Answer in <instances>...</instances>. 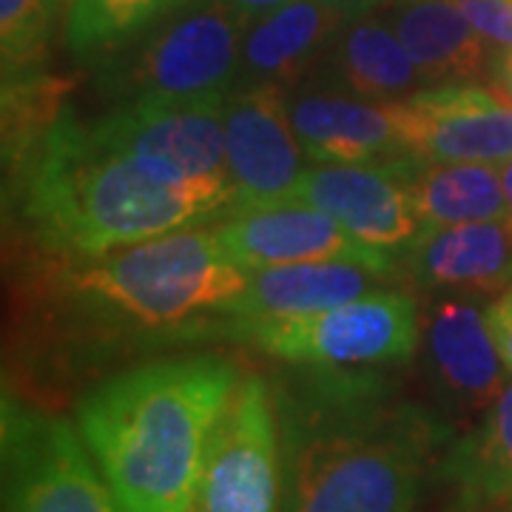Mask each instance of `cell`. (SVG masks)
I'll use <instances>...</instances> for the list:
<instances>
[{
	"label": "cell",
	"instance_id": "cell-31",
	"mask_svg": "<svg viewBox=\"0 0 512 512\" xmlns=\"http://www.w3.org/2000/svg\"><path fill=\"white\" fill-rule=\"evenodd\" d=\"M55 3V9H60V6H72V0H52Z\"/></svg>",
	"mask_w": 512,
	"mask_h": 512
},
{
	"label": "cell",
	"instance_id": "cell-22",
	"mask_svg": "<svg viewBox=\"0 0 512 512\" xmlns=\"http://www.w3.org/2000/svg\"><path fill=\"white\" fill-rule=\"evenodd\" d=\"M447 476L473 495H512V382L487 407L484 421L447 458Z\"/></svg>",
	"mask_w": 512,
	"mask_h": 512
},
{
	"label": "cell",
	"instance_id": "cell-4",
	"mask_svg": "<svg viewBox=\"0 0 512 512\" xmlns=\"http://www.w3.org/2000/svg\"><path fill=\"white\" fill-rule=\"evenodd\" d=\"M424 441L410 424L336 427L293 456L282 512H413Z\"/></svg>",
	"mask_w": 512,
	"mask_h": 512
},
{
	"label": "cell",
	"instance_id": "cell-27",
	"mask_svg": "<svg viewBox=\"0 0 512 512\" xmlns=\"http://www.w3.org/2000/svg\"><path fill=\"white\" fill-rule=\"evenodd\" d=\"M330 3L339 6L348 18H359V15H370L384 0H330Z\"/></svg>",
	"mask_w": 512,
	"mask_h": 512
},
{
	"label": "cell",
	"instance_id": "cell-19",
	"mask_svg": "<svg viewBox=\"0 0 512 512\" xmlns=\"http://www.w3.org/2000/svg\"><path fill=\"white\" fill-rule=\"evenodd\" d=\"M427 86L470 83L490 69V43L478 35L456 0H404L393 15Z\"/></svg>",
	"mask_w": 512,
	"mask_h": 512
},
{
	"label": "cell",
	"instance_id": "cell-9",
	"mask_svg": "<svg viewBox=\"0 0 512 512\" xmlns=\"http://www.w3.org/2000/svg\"><path fill=\"white\" fill-rule=\"evenodd\" d=\"M390 111L399 146L421 165L512 160V100L501 89L427 86Z\"/></svg>",
	"mask_w": 512,
	"mask_h": 512
},
{
	"label": "cell",
	"instance_id": "cell-1",
	"mask_svg": "<svg viewBox=\"0 0 512 512\" xmlns=\"http://www.w3.org/2000/svg\"><path fill=\"white\" fill-rule=\"evenodd\" d=\"M237 202L231 180H188L165 165L106 146L89 126L60 120L26 171L23 214L49 248L106 256L217 217Z\"/></svg>",
	"mask_w": 512,
	"mask_h": 512
},
{
	"label": "cell",
	"instance_id": "cell-11",
	"mask_svg": "<svg viewBox=\"0 0 512 512\" xmlns=\"http://www.w3.org/2000/svg\"><path fill=\"white\" fill-rule=\"evenodd\" d=\"M225 160L237 188L231 211L293 200L308 154L291 123L285 89L242 83L225 97Z\"/></svg>",
	"mask_w": 512,
	"mask_h": 512
},
{
	"label": "cell",
	"instance_id": "cell-12",
	"mask_svg": "<svg viewBox=\"0 0 512 512\" xmlns=\"http://www.w3.org/2000/svg\"><path fill=\"white\" fill-rule=\"evenodd\" d=\"M222 251L245 271L299 265V262H359L393 276V259L384 248L353 237L345 225L316 205L285 200L231 211L217 228Z\"/></svg>",
	"mask_w": 512,
	"mask_h": 512
},
{
	"label": "cell",
	"instance_id": "cell-10",
	"mask_svg": "<svg viewBox=\"0 0 512 512\" xmlns=\"http://www.w3.org/2000/svg\"><path fill=\"white\" fill-rule=\"evenodd\" d=\"M89 128L106 146L154 160L188 180H231L225 97L126 100Z\"/></svg>",
	"mask_w": 512,
	"mask_h": 512
},
{
	"label": "cell",
	"instance_id": "cell-16",
	"mask_svg": "<svg viewBox=\"0 0 512 512\" xmlns=\"http://www.w3.org/2000/svg\"><path fill=\"white\" fill-rule=\"evenodd\" d=\"M407 265L421 285L504 291L512 285V222L484 220L421 228L407 245Z\"/></svg>",
	"mask_w": 512,
	"mask_h": 512
},
{
	"label": "cell",
	"instance_id": "cell-28",
	"mask_svg": "<svg viewBox=\"0 0 512 512\" xmlns=\"http://www.w3.org/2000/svg\"><path fill=\"white\" fill-rule=\"evenodd\" d=\"M228 3L239 6V9H242V12H248L251 18H259V15L271 12V9L282 6V3H288V0H228Z\"/></svg>",
	"mask_w": 512,
	"mask_h": 512
},
{
	"label": "cell",
	"instance_id": "cell-25",
	"mask_svg": "<svg viewBox=\"0 0 512 512\" xmlns=\"http://www.w3.org/2000/svg\"><path fill=\"white\" fill-rule=\"evenodd\" d=\"M456 6L490 49L512 52V0H456Z\"/></svg>",
	"mask_w": 512,
	"mask_h": 512
},
{
	"label": "cell",
	"instance_id": "cell-8",
	"mask_svg": "<svg viewBox=\"0 0 512 512\" xmlns=\"http://www.w3.org/2000/svg\"><path fill=\"white\" fill-rule=\"evenodd\" d=\"M279 436L262 379L239 376L202 458L194 512H279Z\"/></svg>",
	"mask_w": 512,
	"mask_h": 512
},
{
	"label": "cell",
	"instance_id": "cell-15",
	"mask_svg": "<svg viewBox=\"0 0 512 512\" xmlns=\"http://www.w3.org/2000/svg\"><path fill=\"white\" fill-rule=\"evenodd\" d=\"M387 276L390 274L359 262H299L259 268L251 271L248 288L234 296L222 311L231 313L237 325L291 319L336 308L373 288L379 291Z\"/></svg>",
	"mask_w": 512,
	"mask_h": 512
},
{
	"label": "cell",
	"instance_id": "cell-5",
	"mask_svg": "<svg viewBox=\"0 0 512 512\" xmlns=\"http://www.w3.org/2000/svg\"><path fill=\"white\" fill-rule=\"evenodd\" d=\"M239 330L259 350L296 365H387L410 359L419 348V308L407 293L370 291L328 311Z\"/></svg>",
	"mask_w": 512,
	"mask_h": 512
},
{
	"label": "cell",
	"instance_id": "cell-13",
	"mask_svg": "<svg viewBox=\"0 0 512 512\" xmlns=\"http://www.w3.org/2000/svg\"><path fill=\"white\" fill-rule=\"evenodd\" d=\"M419 160L396 163H316L299 180L293 200L311 202L376 248H399L419 237L410 174Z\"/></svg>",
	"mask_w": 512,
	"mask_h": 512
},
{
	"label": "cell",
	"instance_id": "cell-7",
	"mask_svg": "<svg viewBox=\"0 0 512 512\" xmlns=\"http://www.w3.org/2000/svg\"><path fill=\"white\" fill-rule=\"evenodd\" d=\"M89 450V447H86ZM74 427L3 407V512H126Z\"/></svg>",
	"mask_w": 512,
	"mask_h": 512
},
{
	"label": "cell",
	"instance_id": "cell-17",
	"mask_svg": "<svg viewBox=\"0 0 512 512\" xmlns=\"http://www.w3.org/2000/svg\"><path fill=\"white\" fill-rule=\"evenodd\" d=\"M288 111L313 163H376L402 151L390 103L305 92L288 97Z\"/></svg>",
	"mask_w": 512,
	"mask_h": 512
},
{
	"label": "cell",
	"instance_id": "cell-14",
	"mask_svg": "<svg viewBox=\"0 0 512 512\" xmlns=\"http://www.w3.org/2000/svg\"><path fill=\"white\" fill-rule=\"evenodd\" d=\"M348 15L330 0H288L251 20L242 43L239 83L291 89L308 80L342 35Z\"/></svg>",
	"mask_w": 512,
	"mask_h": 512
},
{
	"label": "cell",
	"instance_id": "cell-29",
	"mask_svg": "<svg viewBox=\"0 0 512 512\" xmlns=\"http://www.w3.org/2000/svg\"><path fill=\"white\" fill-rule=\"evenodd\" d=\"M498 89L512 100V52L501 55V63H498Z\"/></svg>",
	"mask_w": 512,
	"mask_h": 512
},
{
	"label": "cell",
	"instance_id": "cell-26",
	"mask_svg": "<svg viewBox=\"0 0 512 512\" xmlns=\"http://www.w3.org/2000/svg\"><path fill=\"white\" fill-rule=\"evenodd\" d=\"M487 325H490V333L495 339V348L501 353L504 365L512 373V285L504 288L501 296L487 305Z\"/></svg>",
	"mask_w": 512,
	"mask_h": 512
},
{
	"label": "cell",
	"instance_id": "cell-3",
	"mask_svg": "<svg viewBox=\"0 0 512 512\" xmlns=\"http://www.w3.org/2000/svg\"><path fill=\"white\" fill-rule=\"evenodd\" d=\"M251 271L222 251L217 231L180 228L111 251L72 276L80 293L128 319L163 328L211 308H225L248 288Z\"/></svg>",
	"mask_w": 512,
	"mask_h": 512
},
{
	"label": "cell",
	"instance_id": "cell-23",
	"mask_svg": "<svg viewBox=\"0 0 512 512\" xmlns=\"http://www.w3.org/2000/svg\"><path fill=\"white\" fill-rule=\"evenodd\" d=\"M185 0H72L69 46L77 55L117 49Z\"/></svg>",
	"mask_w": 512,
	"mask_h": 512
},
{
	"label": "cell",
	"instance_id": "cell-30",
	"mask_svg": "<svg viewBox=\"0 0 512 512\" xmlns=\"http://www.w3.org/2000/svg\"><path fill=\"white\" fill-rule=\"evenodd\" d=\"M501 180H504V194H507V202H510V222H512V160L501 165Z\"/></svg>",
	"mask_w": 512,
	"mask_h": 512
},
{
	"label": "cell",
	"instance_id": "cell-20",
	"mask_svg": "<svg viewBox=\"0 0 512 512\" xmlns=\"http://www.w3.org/2000/svg\"><path fill=\"white\" fill-rule=\"evenodd\" d=\"M328 66L353 97L370 103H399L427 89L399 32L370 15L345 23Z\"/></svg>",
	"mask_w": 512,
	"mask_h": 512
},
{
	"label": "cell",
	"instance_id": "cell-24",
	"mask_svg": "<svg viewBox=\"0 0 512 512\" xmlns=\"http://www.w3.org/2000/svg\"><path fill=\"white\" fill-rule=\"evenodd\" d=\"M52 15V0H0L3 83H18L26 72H35L46 55Z\"/></svg>",
	"mask_w": 512,
	"mask_h": 512
},
{
	"label": "cell",
	"instance_id": "cell-21",
	"mask_svg": "<svg viewBox=\"0 0 512 512\" xmlns=\"http://www.w3.org/2000/svg\"><path fill=\"white\" fill-rule=\"evenodd\" d=\"M410 200L421 228L510 217L501 168L490 163H416Z\"/></svg>",
	"mask_w": 512,
	"mask_h": 512
},
{
	"label": "cell",
	"instance_id": "cell-2",
	"mask_svg": "<svg viewBox=\"0 0 512 512\" xmlns=\"http://www.w3.org/2000/svg\"><path fill=\"white\" fill-rule=\"evenodd\" d=\"M239 373L214 356L114 376L77 407V427L126 512H194L208 436Z\"/></svg>",
	"mask_w": 512,
	"mask_h": 512
},
{
	"label": "cell",
	"instance_id": "cell-6",
	"mask_svg": "<svg viewBox=\"0 0 512 512\" xmlns=\"http://www.w3.org/2000/svg\"><path fill=\"white\" fill-rule=\"evenodd\" d=\"M251 15L208 0L165 23L120 69L126 100H205L237 89Z\"/></svg>",
	"mask_w": 512,
	"mask_h": 512
},
{
	"label": "cell",
	"instance_id": "cell-18",
	"mask_svg": "<svg viewBox=\"0 0 512 512\" xmlns=\"http://www.w3.org/2000/svg\"><path fill=\"white\" fill-rule=\"evenodd\" d=\"M427 350L447 396L467 410H487L507 387V365L495 348L487 313L467 302H439L433 308Z\"/></svg>",
	"mask_w": 512,
	"mask_h": 512
}]
</instances>
